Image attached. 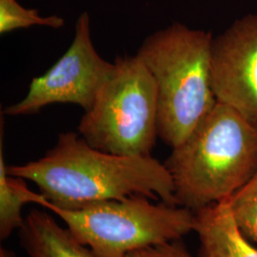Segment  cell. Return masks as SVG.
Here are the masks:
<instances>
[{
	"mask_svg": "<svg viewBox=\"0 0 257 257\" xmlns=\"http://www.w3.org/2000/svg\"><path fill=\"white\" fill-rule=\"evenodd\" d=\"M7 172L36 184L47 202L62 209L133 195L177 205L174 181L164 163L152 156L102 152L74 132L61 133L43 157L7 166Z\"/></svg>",
	"mask_w": 257,
	"mask_h": 257,
	"instance_id": "6da1fadb",
	"label": "cell"
},
{
	"mask_svg": "<svg viewBox=\"0 0 257 257\" xmlns=\"http://www.w3.org/2000/svg\"><path fill=\"white\" fill-rule=\"evenodd\" d=\"M126 257H193L182 243V239L138 248Z\"/></svg>",
	"mask_w": 257,
	"mask_h": 257,
	"instance_id": "4fadbf2b",
	"label": "cell"
},
{
	"mask_svg": "<svg viewBox=\"0 0 257 257\" xmlns=\"http://www.w3.org/2000/svg\"><path fill=\"white\" fill-rule=\"evenodd\" d=\"M113 70L114 62L105 60L93 46L90 17L85 12L77 19L74 40L64 55L45 74L33 78L24 98L6 107L3 113L34 114L53 104H75L87 111Z\"/></svg>",
	"mask_w": 257,
	"mask_h": 257,
	"instance_id": "8992f818",
	"label": "cell"
},
{
	"mask_svg": "<svg viewBox=\"0 0 257 257\" xmlns=\"http://www.w3.org/2000/svg\"><path fill=\"white\" fill-rule=\"evenodd\" d=\"M27 180L11 175L7 172L3 155V123L0 138V239L5 240L19 230L25 218L22 209L26 204L40 205L45 198L43 194L29 189Z\"/></svg>",
	"mask_w": 257,
	"mask_h": 257,
	"instance_id": "30bf717a",
	"label": "cell"
},
{
	"mask_svg": "<svg viewBox=\"0 0 257 257\" xmlns=\"http://www.w3.org/2000/svg\"><path fill=\"white\" fill-rule=\"evenodd\" d=\"M194 213L200 257H257V248L239 230L227 199Z\"/></svg>",
	"mask_w": 257,
	"mask_h": 257,
	"instance_id": "ba28073f",
	"label": "cell"
},
{
	"mask_svg": "<svg viewBox=\"0 0 257 257\" xmlns=\"http://www.w3.org/2000/svg\"><path fill=\"white\" fill-rule=\"evenodd\" d=\"M165 161L178 206L197 211L229 198L257 172V120L217 102Z\"/></svg>",
	"mask_w": 257,
	"mask_h": 257,
	"instance_id": "7a4b0ae2",
	"label": "cell"
},
{
	"mask_svg": "<svg viewBox=\"0 0 257 257\" xmlns=\"http://www.w3.org/2000/svg\"><path fill=\"white\" fill-rule=\"evenodd\" d=\"M0 257H15V254L13 252L9 251V250H7L6 248H1Z\"/></svg>",
	"mask_w": 257,
	"mask_h": 257,
	"instance_id": "5bb4252c",
	"label": "cell"
},
{
	"mask_svg": "<svg viewBox=\"0 0 257 257\" xmlns=\"http://www.w3.org/2000/svg\"><path fill=\"white\" fill-rule=\"evenodd\" d=\"M19 237L29 257H98L49 212L37 209L28 213Z\"/></svg>",
	"mask_w": 257,
	"mask_h": 257,
	"instance_id": "9c48e42d",
	"label": "cell"
},
{
	"mask_svg": "<svg viewBox=\"0 0 257 257\" xmlns=\"http://www.w3.org/2000/svg\"><path fill=\"white\" fill-rule=\"evenodd\" d=\"M65 21L57 16L40 17L37 10L25 9L17 0H0V34L5 35L32 26H46L59 29Z\"/></svg>",
	"mask_w": 257,
	"mask_h": 257,
	"instance_id": "7c38bea8",
	"label": "cell"
},
{
	"mask_svg": "<svg viewBox=\"0 0 257 257\" xmlns=\"http://www.w3.org/2000/svg\"><path fill=\"white\" fill-rule=\"evenodd\" d=\"M152 201L133 195L62 209L44 198L39 206L57 215L74 237L98 257H126L138 248L182 239L194 230V211Z\"/></svg>",
	"mask_w": 257,
	"mask_h": 257,
	"instance_id": "277c9868",
	"label": "cell"
},
{
	"mask_svg": "<svg viewBox=\"0 0 257 257\" xmlns=\"http://www.w3.org/2000/svg\"><path fill=\"white\" fill-rule=\"evenodd\" d=\"M227 201L240 231L257 244V172Z\"/></svg>",
	"mask_w": 257,
	"mask_h": 257,
	"instance_id": "8fae6325",
	"label": "cell"
},
{
	"mask_svg": "<svg viewBox=\"0 0 257 257\" xmlns=\"http://www.w3.org/2000/svg\"><path fill=\"white\" fill-rule=\"evenodd\" d=\"M211 77L217 102L257 120V15L213 37Z\"/></svg>",
	"mask_w": 257,
	"mask_h": 257,
	"instance_id": "52a82bcc",
	"label": "cell"
},
{
	"mask_svg": "<svg viewBox=\"0 0 257 257\" xmlns=\"http://www.w3.org/2000/svg\"><path fill=\"white\" fill-rule=\"evenodd\" d=\"M157 118V88L146 65L138 55L117 56L113 73L83 114L78 134L105 153L152 156L158 138Z\"/></svg>",
	"mask_w": 257,
	"mask_h": 257,
	"instance_id": "5b68a950",
	"label": "cell"
},
{
	"mask_svg": "<svg viewBox=\"0 0 257 257\" xmlns=\"http://www.w3.org/2000/svg\"><path fill=\"white\" fill-rule=\"evenodd\" d=\"M211 33L180 23L152 34L137 55L153 75L158 97V138L175 148L214 108Z\"/></svg>",
	"mask_w": 257,
	"mask_h": 257,
	"instance_id": "3957f363",
	"label": "cell"
}]
</instances>
